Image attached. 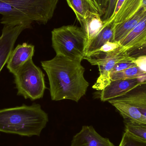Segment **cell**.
Listing matches in <instances>:
<instances>
[{
	"label": "cell",
	"instance_id": "f1b7e54d",
	"mask_svg": "<svg viewBox=\"0 0 146 146\" xmlns=\"http://www.w3.org/2000/svg\"><path fill=\"white\" fill-rule=\"evenodd\" d=\"M141 7L146 9V0H143V1H142Z\"/></svg>",
	"mask_w": 146,
	"mask_h": 146
},
{
	"label": "cell",
	"instance_id": "ffe728a7",
	"mask_svg": "<svg viewBox=\"0 0 146 146\" xmlns=\"http://www.w3.org/2000/svg\"><path fill=\"white\" fill-rule=\"evenodd\" d=\"M123 119L125 131L146 142V124L127 118Z\"/></svg>",
	"mask_w": 146,
	"mask_h": 146
},
{
	"label": "cell",
	"instance_id": "5bb4252c",
	"mask_svg": "<svg viewBox=\"0 0 146 146\" xmlns=\"http://www.w3.org/2000/svg\"><path fill=\"white\" fill-rule=\"evenodd\" d=\"M105 23L103 29L88 44L85 56L99 49L107 42H115V23L113 21Z\"/></svg>",
	"mask_w": 146,
	"mask_h": 146
},
{
	"label": "cell",
	"instance_id": "3957f363",
	"mask_svg": "<svg viewBox=\"0 0 146 146\" xmlns=\"http://www.w3.org/2000/svg\"><path fill=\"white\" fill-rule=\"evenodd\" d=\"M49 121L38 104L0 110V132L22 136H39Z\"/></svg>",
	"mask_w": 146,
	"mask_h": 146
},
{
	"label": "cell",
	"instance_id": "8fae6325",
	"mask_svg": "<svg viewBox=\"0 0 146 146\" xmlns=\"http://www.w3.org/2000/svg\"><path fill=\"white\" fill-rule=\"evenodd\" d=\"M127 51L136 49L146 44V12L144 17L120 43Z\"/></svg>",
	"mask_w": 146,
	"mask_h": 146
},
{
	"label": "cell",
	"instance_id": "e0dca14e",
	"mask_svg": "<svg viewBox=\"0 0 146 146\" xmlns=\"http://www.w3.org/2000/svg\"><path fill=\"white\" fill-rule=\"evenodd\" d=\"M80 23L91 13L98 14L92 0H66ZM100 15V14H99Z\"/></svg>",
	"mask_w": 146,
	"mask_h": 146
},
{
	"label": "cell",
	"instance_id": "5b68a950",
	"mask_svg": "<svg viewBox=\"0 0 146 146\" xmlns=\"http://www.w3.org/2000/svg\"><path fill=\"white\" fill-rule=\"evenodd\" d=\"M17 94L31 100L43 97L46 88L44 74L30 59L14 74Z\"/></svg>",
	"mask_w": 146,
	"mask_h": 146
},
{
	"label": "cell",
	"instance_id": "9c48e42d",
	"mask_svg": "<svg viewBox=\"0 0 146 146\" xmlns=\"http://www.w3.org/2000/svg\"><path fill=\"white\" fill-rule=\"evenodd\" d=\"M70 146H115L108 138L100 135L92 126H82L73 137Z\"/></svg>",
	"mask_w": 146,
	"mask_h": 146
},
{
	"label": "cell",
	"instance_id": "7402d4cb",
	"mask_svg": "<svg viewBox=\"0 0 146 146\" xmlns=\"http://www.w3.org/2000/svg\"><path fill=\"white\" fill-rule=\"evenodd\" d=\"M118 146H146V142L135 137L125 130Z\"/></svg>",
	"mask_w": 146,
	"mask_h": 146
},
{
	"label": "cell",
	"instance_id": "d4e9b609",
	"mask_svg": "<svg viewBox=\"0 0 146 146\" xmlns=\"http://www.w3.org/2000/svg\"><path fill=\"white\" fill-rule=\"evenodd\" d=\"M110 0H92L101 17L106 13Z\"/></svg>",
	"mask_w": 146,
	"mask_h": 146
},
{
	"label": "cell",
	"instance_id": "cb8c5ba5",
	"mask_svg": "<svg viewBox=\"0 0 146 146\" xmlns=\"http://www.w3.org/2000/svg\"><path fill=\"white\" fill-rule=\"evenodd\" d=\"M117 0H110L106 13L103 16L102 20L105 22L109 21L113 15Z\"/></svg>",
	"mask_w": 146,
	"mask_h": 146
},
{
	"label": "cell",
	"instance_id": "30bf717a",
	"mask_svg": "<svg viewBox=\"0 0 146 146\" xmlns=\"http://www.w3.org/2000/svg\"><path fill=\"white\" fill-rule=\"evenodd\" d=\"M34 45L24 43L18 44L13 49L7 62V67L9 72L14 74L19 69L34 55Z\"/></svg>",
	"mask_w": 146,
	"mask_h": 146
},
{
	"label": "cell",
	"instance_id": "7c38bea8",
	"mask_svg": "<svg viewBox=\"0 0 146 146\" xmlns=\"http://www.w3.org/2000/svg\"><path fill=\"white\" fill-rule=\"evenodd\" d=\"M113 99L134 106L146 117V82L139 84L124 95Z\"/></svg>",
	"mask_w": 146,
	"mask_h": 146
},
{
	"label": "cell",
	"instance_id": "44dd1931",
	"mask_svg": "<svg viewBox=\"0 0 146 146\" xmlns=\"http://www.w3.org/2000/svg\"><path fill=\"white\" fill-rule=\"evenodd\" d=\"M144 76H146V73L136 66L110 74L111 80L135 79Z\"/></svg>",
	"mask_w": 146,
	"mask_h": 146
},
{
	"label": "cell",
	"instance_id": "ba28073f",
	"mask_svg": "<svg viewBox=\"0 0 146 146\" xmlns=\"http://www.w3.org/2000/svg\"><path fill=\"white\" fill-rule=\"evenodd\" d=\"M129 56L127 51L121 46L115 54L98 64L99 76L93 86L94 89L102 91L111 82L110 74L115 65Z\"/></svg>",
	"mask_w": 146,
	"mask_h": 146
},
{
	"label": "cell",
	"instance_id": "7a4b0ae2",
	"mask_svg": "<svg viewBox=\"0 0 146 146\" xmlns=\"http://www.w3.org/2000/svg\"><path fill=\"white\" fill-rule=\"evenodd\" d=\"M59 0H0L1 24L15 27L33 22L45 24L54 15Z\"/></svg>",
	"mask_w": 146,
	"mask_h": 146
},
{
	"label": "cell",
	"instance_id": "6da1fadb",
	"mask_svg": "<svg viewBox=\"0 0 146 146\" xmlns=\"http://www.w3.org/2000/svg\"><path fill=\"white\" fill-rule=\"evenodd\" d=\"M41 65L48 78L52 100L78 102L86 94L89 83L84 77L81 61L56 55L41 62Z\"/></svg>",
	"mask_w": 146,
	"mask_h": 146
},
{
	"label": "cell",
	"instance_id": "603a6c76",
	"mask_svg": "<svg viewBox=\"0 0 146 146\" xmlns=\"http://www.w3.org/2000/svg\"><path fill=\"white\" fill-rule=\"evenodd\" d=\"M135 58L128 56L123 60L117 62L111 70V73L116 72L127 69L129 68L135 66L136 64L135 62Z\"/></svg>",
	"mask_w": 146,
	"mask_h": 146
},
{
	"label": "cell",
	"instance_id": "8992f818",
	"mask_svg": "<svg viewBox=\"0 0 146 146\" xmlns=\"http://www.w3.org/2000/svg\"><path fill=\"white\" fill-rule=\"evenodd\" d=\"M31 25L23 24L15 27L3 26L0 36V72L7 63L15 44L23 31Z\"/></svg>",
	"mask_w": 146,
	"mask_h": 146
},
{
	"label": "cell",
	"instance_id": "277c9868",
	"mask_svg": "<svg viewBox=\"0 0 146 146\" xmlns=\"http://www.w3.org/2000/svg\"><path fill=\"white\" fill-rule=\"evenodd\" d=\"M52 47L56 55L82 61L87 47L86 36L81 27L63 26L52 31Z\"/></svg>",
	"mask_w": 146,
	"mask_h": 146
},
{
	"label": "cell",
	"instance_id": "ac0fdd59",
	"mask_svg": "<svg viewBox=\"0 0 146 146\" xmlns=\"http://www.w3.org/2000/svg\"><path fill=\"white\" fill-rule=\"evenodd\" d=\"M109 102L117 110L123 119H131L146 124V117L134 106L114 99L110 100Z\"/></svg>",
	"mask_w": 146,
	"mask_h": 146
},
{
	"label": "cell",
	"instance_id": "484cf974",
	"mask_svg": "<svg viewBox=\"0 0 146 146\" xmlns=\"http://www.w3.org/2000/svg\"><path fill=\"white\" fill-rule=\"evenodd\" d=\"M129 55L133 58L142 56H146V44L141 48L133 50L128 51Z\"/></svg>",
	"mask_w": 146,
	"mask_h": 146
},
{
	"label": "cell",
	"instance_id": "52a82bcc",
	"mask_svg": "<svg viewBox=\"0 0 146 146\" xmlns=\"http://www.w3.org/2000/svg\"><path fill=\"white\" fill-rule=\"evenodd\" d=\"M146 82V76L135 79L111 80L101 91L100 99L103 102L109 101L124 95L139 84Z\"/></svg>",
	"mask_w": 146,
	"mask_h": 146
},
{
	"label": "cell",
	"instance_id": "4fadbf2b",
	"mask_svg": "<svg viewBox=\"0 0 146 146\" xmlns=\"http://www.w3.org/2000/svg\"><path fill=\"white\" fill-rule=\"evenodd\" d=\"M146 12V9L141 8L130 19L121 23L115 24L114 41L121 42L140 21Z\"/></svg>",
	"mask_w": 146,
	"mask_h": 146
},
{
	"label": "cell",
	"instance_id": "83f0119b",
	"mask_svg": "<svg viewBox=\"0 0 146 146\" xmlns=\"http://www.w3.org/2000/svg\"><path fill=\"white\" fill-rule=\"evenodd\" d=\"M124 1H125V0H117V2L115 8V11H114V14H113L112 17H111V19L109 21L105 22H111V21L113 20L114 17H115L116 15L117 14L118 11L120 10V8H121V6H122Z\"/></svg>",
	"mask_w": 146,
	"mask_h": 146
},
{
	"label": "cell",
	"instance_id": "9a60e30c",
	"mask_svg": "<svg viewBox=\"0 0 146 146\" xmlns=\"http://www.w3.org/2000/svg\"><path fill=\"white\" fill-rule=\"evenodd\" d=\"M98 14L91 13L80 23L87 40V47L91 41L101 31L105 22Z\"/></svg>",
	"mask_w": 146,
	"mask_h": 146
},
{
	"label": "cell",
	"instance_id": "d6986e66",
	"mask_svg": "<svg viewBox=\"0 0 146 146\" xmlns=\"http://www.w3.org/2000/svg\"><path fill=\"white\" fill-rule=\"evenodd\" d=\"M143 0H125L112 21L115 24L125 21L133 17L142 6Z\"/></svg>",
	"mask_w": 146,
	"mask_h": 146
},
{
	"label": "cell",
	"instance_id": "4316f807",
	"mask_svg": "<svg viewBox=\"0 0 146 146\" xmlns=\"http://www.w3.org/2000/svg\"><path fill=\"white\" fill-rule=\"evenodd\" d=\"M135 58V62L136 66L146 74V56H142Z\"/></svg>",
	"mask_w": 146,
	"mask_h": 146
},
{
	"label": "cell",
	"instance_id": "2e32d148",
	"mask_svg": "<svg viewBox=\"0 0 146 146\" xmlns=\"http://www.w3.org/2000/svg\"><path fill=\"white\" fill-rule=\"evenodd\" d=\"M121 46L119 42H107L99 49L85 56L84 59L87 60L91 65L98 66L100 62L113 55Z\"/></svg>",
	"mask_w": 146,
	"mask_h": 146
}]
</instances>
